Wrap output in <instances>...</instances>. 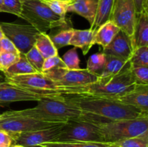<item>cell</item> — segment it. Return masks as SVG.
I'll list each match as a JSON object with an SVG mask.
<instances>
[{"mask_svg":"<svg viewBox=\"0 0 148 147\" xmlns=\"http://www.w3.org/2000/svg\"><path fill=\"white\" fill-rule=\"evenodd\" d=\"M54 14L59 16L61 20H66L67 7L71 0H41Z\"/></svg>","mask_w":148,"mask_h":147,"instance_id":"obj_27","label":"cell"},{"mask_svg":"<svg viewBox=\"0 0 148 147\" xmlns=\"http://www.w3.org/2000/svg\"><path fill=\"white\" fill-rule=\"evenodd\" d=\"M57 68H66L63 60L59 57V55L45 59L42 67V73Z\"/></svg>","mask_w":148,"mask_h":147,"instance_id":"obj_34","label":"cell"},{"mask_svg":"<svg viewBox=\"0 0 148 147\" xmlns=\"http://www.w3.org/2000/svg\"><path fill=\"white\" fill-rule=\"evenodd\" d=\"M137 84L131 69L114 76L99 77L95 82L88 84L59 87L57 91L65 95L92 96L116 99L132 90Z\"/></svg>","mask_w":148,"mask_h":147,"instance_id":"obj_2","label":"cell"},{"mask_svg":"<svg viewBox=\"0 0 148 147\" xmlns=\"http://www.w3.org/2000/svg\"><path fill=\"white\" fill-rule=\"evenodd\" d=\"M64 122H48L28 117L11 115L7 112L0 114V130L8 133L13 141H15L17 137L23 133L37 131Z\"/></svg>","mask_w":148,"mask_h":147,"instance_id":"obj_7","label":"cell"},{"mask_svg":"<svg viewBox=\"0 0 148 147\" xmlns=\"http://www.w3.org/2000/svg\"><path fill=\"white\" fill-rule=\"evenodd\" d=\"M95 31L88 30L74 29V33L69 41V46L79 48L82 50L83 55L88 54L91 48L94 46V37Z\"/></svg>","mask_w":148,"mask_h":147,"instance_id":"obj_18","label":"cell"},{"mask_svg":"<svg viewBox=\"0 0 148 147\" xmlns=\"http://www.w3.org/2000/svg\"><path fill=\"white\" fill-rule=\"evenodd\" d=\"M0 53H12L20 54L12 42L6 36H4L2 38L0 39Z\"/></svg>","mask_w":148,"mask_h":147,"instance_id":"obj_36","label":"cell"},{"mask_svg":"<svg viewBox=\"0 0 148 147\" xmlns=\"http://www.w3.org/2000/svg\"><path fill=\"white\" fill-rule=\"evenodd\" d=\"M5 79L14 84L36 92L57 91L58 86L43 73L4 76Z\"/></svg>","mask_w":148,"mask_h":147,"instance_id":"obj_12","label":"cell"},{"mask_svg":"<svg viewBox=\"0 0 148 147\" xmlns=\"http://www.w3.org/2000/svg\"><path fill=\"white\" fill-rule=\"evenodd\" d=\"M20 1H22V2H25V1H29V0H20Z\"/></svg>","mask_w":148,"mask_h":147,"instance_id":"obj_41","label":"cell"},{"mask_svg":"<svg viewBox=\"0 0 148 147\" xmlns=\"http://www.w3.org/2000/svg\"><path fill=\"white\" fill-rule=\"evenodd\" d=\"M43 74L53 81L58 88L88 84L95 82L100 77L87 69L71 70L66 68H57L43 72Z\"/></svg>","mask_w":148,"mask_h":147,"instance_id":"obj_9","label":"cell"},{"mask_svg":"<svg viewBox=\"0 0 148 147\" xmlns=\"http://www.w3.org/2000/svg\"><path fill=\"white\" fill-rule=\"evenodd\" d=\"M66 122L37 131L23 133L17 137L14 142L24 147H38L45 143L53 142Z\"/></svg>","mask_w":148,"mask_h":147,"instance_id":"obj_13","label":"cell"},{"mask_svg":"<svg viewBox=\"0 0 148 147\" xmlns=\"http://www.w3.org/2000/svg\"><path fill=\"white\" fill-rule=\"evenodd\" d=\"M64 96L69 103L81 110L82 115L79 119L95 125L148 115V113L115 99L79 95Z\"/></svg>","mask_w":148,"mask_h":147,"instance_id":"obj_1","label":"cell"},{"mask_svg":"<svg viewBox=\"0 0 148 147\" xmlns=\"http://www.w3.org/2000/svg\"><path fill=\"white\" fill-rule=\"evenodd\" d=\"M20 54L12 53H0V71L4 73L12 65L20 59Z\"/></svg>","mask_w":148,"mask_h":147,"instance_id":"obj_33","label":"cell"},{"mask_svg":"<svg viewBox=\"0 0 148 147\" xmlns=\"http://www.w3.org/2000/svg\"><path fill=\"white\" fill-rule=\"evenodd\" d=\"M98 0H71L67 7V12H74L86 19L92 24L96 14Z\"/></svg>","mask_w":148,"mask_h":147,"instance_id":"obj_16","label":"cell"},{"mask_svg":"<svg viewBox=\"0 0 148 147\" xmlns=\"http://www.w3.org/2000/svg\"><path fill=\"white\" fill-rule=\"evenodd\" d=\"M116 99L148 113V84H137L132 90Z\"/></svg>","mask_w":148,"mask_h":147,"instance_id":"obj_15","label":"cell"},{"mask_svg":"<svg viewBox=\"0 0 148 147\" xmlns=\"http://www.w3.org/2000/svg\"><path fill=\"white\" fill-rule=\"evenodd\" d=\"M100 133L106 143H113L148 135V115L99 124Z\"/></svg>","mask_w":148,"mask_h":147,"instance_id":"obj_4","label":"cell"},{"mask_svg":"<svg viewBox=\"0 0 148 147\" xmlns=\"http://www.w3.org/2000/svg\"><path fill=\"white\" fill-rule=\"evenodd\" d=\"M135 6L136 12L140 14L145 10H148V0H133Z\"/></svg>","mask_w":148,"mask_h":147,"instance_id":"obj_38","label":"cell"},{"mask_svg":"<svg viewBox=\"0 0 148 147\" xmlns=\"http://www.w3.org/2000/svg\"><path fill=\"white\" fill-rule=\"evenodd\" d=\"M13 140L10 134L4 131L0 130V146L11 147Z\"/></svg>","mask_w":148,"mask_h":147,"instance_id":"obj_37","label":"cell"},{"mask_svg":"<svg viewBox=\"0 0 148 147\" xmlns=\"http://www.w3.org/2000/svg\"><path fill=\"white\" fill-rule=\"evenodd\" d=\"M106 59V56L103 52L94 53L88 59L86 69L91 73L101 76L105 66Z\"/></svg>","mask_w":148,"mask_h":147,"instance_id":"obj_25","label":"cell"},{"mask_svg":"<svg viewBox=\"0 0 148 147\" xmlns=\"http://www.w3.org/2000/svg\"><path fill=\"white\" fill-rule=\"evenodd\" d=\"M40 147H109V143L89 141H62L49 142L41 144Z\"/></svg>","mask_w":148,"mask_h":147,"instance_id":"obj_24","label":"cell"},{"mask_svg":"<svg viewBox=\"0 0 148 147\" xmlns=\"http://www.w3.org/2000/svg\"><path fill=\"white\" fill-rule=\"evenodd\" d=\"M114 0H98L95 19L90 29L96 31L103 24L108 21Z\"/></svg>","mask_w":148,"mask_h":147,"instance_id":"obj_21","label":"cell"},{"mask_svg":"<svg viewBox=\"0 0 148 147\" xmlns=\"http://www.w3.org/2000/svg\"><path fill=\"white\" fill-rule=\"evenodd\" d=\"M89 141L104 142L98 125L81 119L68 120L53 142Z\"/></svg>","mask_w":148,"mask_h":147,"instance_id":"obj_6","label":"cell"},{"mask_svg":"<svg viewBox=\"0 0 148 147\" xmlns=\"http://www.w3.org/2000/svg\"><path fill=\"white\" fill-rule=\"evenodd\" d=\"M38 73L36 69L30 65L24 54H20V59L12 65L7 71L4 72V76H14V75H23L28 74Z\"/></svg>","mask_w":148,"mask_h":147,"instance_id":"obj_23","label":"cell"},{"mask_svg":"<svg viewBox=\"0 0 148 147\" xmlns=\"http://www.w3.org/2000/svg\"><path fill=\"white\" fill-rule=\"evenodd\" d=\"M74 29L75 28L70 27H63L56 34L51 36L49 35L56 48L59 49L64 46H69V41L73 35Z\"/></svg>","mask_w":148,"mask_h":147,"instance_id":"obj_26","label":"cell"},{"mask_svg":"<svg viewBox=\"0 0 148 147\" xmlns=\"http://www.w3.org/2000/svg\"><path fill=\"white\" fill-rule=\"evenodd\" d=\"M21 18L28 22L40 33L56 27H69L68 20H61L41 0H29L23 3Z\"/></svg>","mask_w":148,"mask_h":147,"instance_id":"obj_5","label":"cell"},{"mask_svg":"<svg viewBox=\"0 0 148 147\" xmlns=\"http://www.w3.org/2000/svg\"><path fill=\"white\" fill-rule=\"evenodd\" d=\"M35 47L44 59L58 56V49L53 45L50 36L46 33H40L36 38Z\"/></svg>","mask_w":148,"mask_h":147,"instance_id":"obj_22","label":"cell"},{"mask_svg":"<svg viewBox=\"0 0 148 147\" xmlns=\"http://www.w3.org/2000/svg\"><path fill=\"white\" fill-rule=\"evenodd\" d=\"M2 2H3V0H0V8H1V5H2Z\"/></svg>","mask_w":148,"mask_h":147,"instance_id":"obj_40","label":"cell"},{"mask_svg":"<svg viewBox=\"0 0 148 147\" xmlns=\"http://www.w3.org/2000/svg\"><path fill=\"white\" fill-rule=\"evenodd\" d=\"M119 30L120 28L118 26L116 25L113 22L108 20L95 31L94 45H98L102 47L103 49L105 48L112 41Z\"/></svg>","mask_w":148,"mask_h":147,"instance_id":"obj_20","label":"cell"},{"mask_svg":"<svg viewBox=\"0 0 148 147\" xmlns=\"http://www.w3.org/2000/svg\"><path fill=\"white\" fill-rule=\"evenodd\" d=\"M58 91L36 92L21 87L4 79H0V103L38 101L43 98L59 95Z\"/></svg>","mask_w":148,"mask_h":147,"instance_id":"obj_10","label":"cell"},{"mask_svg":"<svg viewBox=\"0 0 148 147\" xmlns=\"http://www.w3.org/2000/svg\"><path fill=\"white\" fill-rule=\"evenodd\" d=\"M25 56L30 65L36 69V71L38 73H42V67L45 59L37 48L33 46L27 53L25 54Z\"/></svg>","mask_w":148,"mask_h":147,"instance_id":"obj_30","label":"cell"},{"mask_svg":"<svg viewBox=\"0 0 148 147\" xmlns=\"http://www.w3.org/2000/svg\"><path fill=\"white\" fill-rule=\"evenodd\" d=\"M23 2L20 0H3L0 12L12 14L21 18Z\"/></svg>","mask_w":148,"mask_h":147,"instance_id":"obj_31","label":"cell"},{"mask_svg":"<svg viewBox=\"0 0 148 147\" xmlns=\"http://www.w3.org/2000/svg\"><path fill=\"white\" fill-rule=\"evenodd\" d=\"M134 50L132 38L120 30L109 45L103 49L102 52L106 55H111L130 61Z\"/></svg>","mask_w":148,"mask_h":147,"instance_id":"obj_14","label":"cell"},{"mask_svg":"<svg viewBox=\"0 0 148 147\" xmlns=\"http://www.w3.org/2000/svg\"><path fill=\"white\" fill-rule=\"evenodd\" d=\"M109 147H148V135L109 143Z\"/></svg>","mask_w":148,"mask_h":147,"instance_id":"obj_28","label":"cell"},{"mask_svg":"<svg viewBox=\"0 0 148 147\" xmlns=\"http://www.w3.org/2000/svg\"><path fill=\"white\" fill-rule=\"evenodd\" d=\"M0 147H1V146H0Z\"/></svg>","mask_w":148,"mask_h":147,"instance_id":"obj_43","label":"cell"},{"mask_svg":"<svg viewBox=\"0 0 148 147\" xmlns=\"http://www.w3.org/2000/svg\"><path fill=\"white\" fill-rule=\"evenodd\" d=\"M65 1H67V0H65Z\"/></svg>","mask_w":148,"mask_h":147,"instance_id":"obj_42","label":"cell"},{"mask_svg":"<svg viewBox=\"0 0 148 147\" xmlns=\"http://www.w3.org/2000/svg\"><path fill=\"white\" fill-rule=\"evenodd\" d=\"M62 60L66 69H71V70H77V69H81L79 66L80 60L77 52V48L74 47L73 48L66 52L64 55Z\"/></svg>","mask_w":148,"mask_h":147,"instance_id":"obj_32","label":"cell"},{"mask_svg":"<svg viewBox=\"0 0 148 147\" xmlns=\"http://www.w3.org/2000/svg\"><path fill=\"white\" fill-rule=\"evenodd\" d=\"M7 112L11 115L53 122H66L69 120L79 119L82 115L80 110L69 103L62 94L43 98L38 101V105L33 108Z\"/></svg>","mask_w":148,"mask_h":147,"instance_id":"obj_3","label":"cell"},{"mask_svg":"<svg viewBox=\"0 0 148 147\" xmlns=\"http://www.w3.org/2000/svg\"><path fill=\"white\" fill-rule=\"evenodd\" d=\"M4 36L10 39L20 54L27 53L35 46L40 32L31 24H17L14 22H0Z\"/></svg>","mask_w":148,"mask_h":147,"instance_id":"obj_8","label":"cell"},{"mask_svg":"<svg viewBox=\"0 0 148 147\" xmlns=\"http://www.w3.org/2000/svg\"><path fill=\"white\" fill-rule=\"evenodd\" d=\"M106 63L102 74L100 77L114 76L122 72L131 70L132 66L130 61L111 55H106Z\"/></svg>","mask_w":148,"mask_h":147,"instance_id":"obj_19","label":"cell"},{"mask_svg":"<svg viewBox=\"0 0 148 147\" xmlns=\"http://www.w3.org/2000/svg\"><path fill=\"white\" fill-rule=\"evenodd\" d=\"M110 21L132 38L137 20V12L133 0H114Z\"/></svg>","mask_w":148,"mask_h":147,"instance_id":"obj_11","label":"cell"},{"mask_svg":"<svg viewBox=\"0 0 148 147\" xmlns=\"http://www.w3.org/2000/svg\"><path fill=\"white\" fill-rule=\"evenodd\" d=\"M4 33H3L2 30H1V27H0V39H1V38H2V37H4Z\"/></svg>","mask_w":148,"mask_h":147,"instance_id":"obj_39","label":"cell"},{"mask_svg":"<svg viewBox=\"0 0 148 147\" xmlns=\"http://www.w3.org/2000/svg\"><path fill=\"white\" fill-rule=\"evenodd\" d=\"M130 61L132 66H148V46L136 48Z\"/></svg>","mask_w":148,"mask_h":147,"instance_id":"obj_29","label":"cell"},{"mask_svg":"<svg viewBox=\"0 0 148 147\" xmlns=\"http://www.w3.org/2000/svg\"><path fill=\"white\" fill-rule=\"evenodd\" d=\"M133 43L134 49L137 47L148 46V10H143L137 14Z\"/></svg>","mask_w":148,"mask_h":147,"instance_id":"obj_17","label":"cell"},{"mask_svg":"<svg viewBox=\"0 0 148 147\" xmlns=\"http://www.w3.org/2000/svg\"><path fill=\"white\" fill-rule=\"evenodd\" d=\"M132 71L137 84H148V66H132Z\"/></svg>","mask_w":148,"mask_h":147,"instance_id":"obj_35","label":"cell"}]
</instances>
